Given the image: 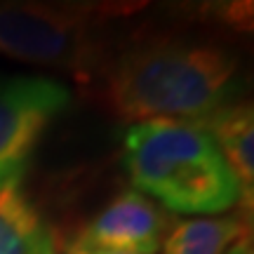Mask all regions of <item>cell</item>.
I'll use <instances>...</instances> for the list:
<instances>
[{
	"label": "cell",
	"instance_id": "6da1fadb",
	"mask_svg": "<svg viewBox=\"0 0 254 254\" xmlns=\"http://www.w3.org/2000/svg\"><path fill=\"white\" fill-rule=\"evenodd\" d=\"M238 68L224 45L153 36L118 50L97 78L101 101L123 120H200L233 99Z\"/></svg>",
	"mask_w": 254,
	"mask_h": 254
},
{
	"label": "cell",
	"instance_id": "7a4b0ae2",
	"mask_svg": "<svg viewBox=\"0 0 254 254\" xmlns=\"http://www.w3.org/2000/svg\"><path fill=\"white\" fill-rule=\"evenodd\" d=\"M123 167L134 190L174 214H224L243 198L236 174L198 120H144L123 134Z\"/></svg>",
	"mask_w": 254,
	"mask_h": 254
},
{
	"label": "cell",
	"instance_id": "3957f363",
	"mask_svg": "<svg viewBox=\"0 0 254 254\" xmlns=\"http://www.w3.org/2000/svg\"><path fill=\"white\" fill-rule=\"evenodd\" d=\"M132 5L0 2V55L92 80L106 62L101 31Z\"/></svg>",
	"mask_w": 254,
	"mask_h": 254
},
{
	"label": "cell",
	"instance_id": "277c9868",
	"mask_svg": "<svg viewBox=\"0 0 254 254\" xmlns=\"http://www.w3.org/2000/svg\"><path fill=\"white\" fill-rule=\"evenodd\" d=\"M71 104V90L55 78L0 75V184L24 177L50 125Z\"/></svg>",
	"mask_w": 254,
	"mask_h": 254
},
{
	"label": "cell",
	"instance_id": "5b68a950",
	"mask_svg": "<svg viewBox=\"0 0 254 254\" xmlns=\"http://www.w3.org/2000/svg\"><path fill=\"white\" fill-rule=\"evenodd\" d=\"M170 233V219L160 205L134 189L118 193L104 209L82 226L75 236L85 245L123 254H158L165 236Z\"/></svg>",
	"mask_w": 254,
	"mask_h": 254
},
{
	"label": "cell",
	"instance_id": "8992f818",
	"mask_svg": "<svg viewBox=\"0 0 254 254\" xmlns=\"http://www.w3.org/2000/svg\"><path fill=\"white\" fill-rule=\"evenodd\" d=\"M221 151L231 172L236 174L247 212L254 198V109L250 101H228L198 120Z\"/></svg>",
	"mask_w": 254,
	"mask_h": 254
},
{
	"label": "cell",
	"instance_id": "52a82bcc",
	"mask_svg": "<svg viewBox=\"0 0 254 254\" xmlns=\"http://www.w3.org/2000/svg\"><path fill=\"white\" fill-rule=\"evenodd\" d=\"M0 254H57L52 228L21 179L0 184Z\"/></svg>",
	"mask_w": 254,
	"mask_h": 254
},
{
	"label": "cell",
	"instance_id": "ba28073f",
	"mask_svg": "<svg viewBox=\"0 0 254 254\" xmlns=\"http://www.w3.org/2000/svg\"><path fill=\"white\" fill-rule=\"evenodd\" d=\"M238 217H198L179 221L165 236L163 254H228L243 236L250 233V221Z\"/></svg>",
	"mask_w": 254,
	"mask_h": 254
},
{
	"label": "cell",
	"instance_id": "9c48e42d",
	"mask_svg": "<svg viewBox=\"0 0 254 254\" xmlns=\"http://www.w3.org/2000/svg\"><path fill=\"white\" fill-rule=\"evenodd\" d=\"M66 254H123V252H111V250H101V247H92V245H85L80 240L73 238L71 243L66 245Z\"/></svg>",
	"mask_w": 254,
	"mask_h": 254
}]
</instances>
